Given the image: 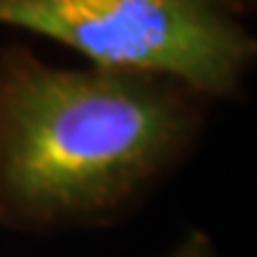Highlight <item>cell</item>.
<instances>
[{
    "label": "cell",
    "instance_id": "obj_1",
    "mask_svg": "<svg viewBox=\"0 0 257 257\" xmlns=\"http://www.w3.org/2000/svg\"><path fill=\"white\" fill-rule=\"evenodd\" d=\"M195 98L160 76L10 55L0 67V221L112 219L188 150L200 126Z\"/></svg>",
    "mask_w": 257,
    "mask_h": 257
},
{
    "label": "cell",
    "instance_id": "obj_2",
    "mask_svg": "<svg viewBox=\"0 0 257 257\" xmlns=\"http://www.w3.org/2000/svg\"><path fill=\"white\" fill-rule=\"evenodd\" d=\"M0 24L64 43L100 69L160 76L200 98L233 95L255 57L229 0H0Z\"/></svg>",
    "mask_w": 257,
    "mask_h": 257
},
{
    "label": "cell",
    "instance_id": "obj_3",
    "mask_svg": "<svg viewBox=\"0 0 257 257\" xmlns=\"http://www.w3.org/2000/svg\"><path fill=\"white\" fill-rule=\"evenodd\" d=\"M165 257H219V252L214 248V240L210 233L195 229L191 233H186L184 240Z\"/></svg>",
    "mask_w": 257,
    "mask_h": 257
}]
</instances>
